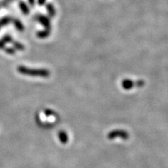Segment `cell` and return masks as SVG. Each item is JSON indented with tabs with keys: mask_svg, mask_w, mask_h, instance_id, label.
Returning a JSON list of instances; mask_svg holds the SVG:
<instances>
[{
	"mask_svg": "<svg viewBox=\"0 0 168 168\" xmlns=\"http://www.w3.org/2000/svg\"><path fill=\"white\" fill-rule=\"evenodd\" d=\"M0 8H1V4H0Z\"/></svg>",
	"mask_w": 168,
	"mask_h": 168,
	"instance_id": "cell-10",
	"label": "cell"
},
{
	"mask_svg": "<svg viewBox=\"0 0 168 168\" xmlns=\"http://www.w3.org/2000/svg\"><path fill=\"white\" fill-rule=\"evenodd\" d=\"M17 71L23 75L33 76H44L46 75L45 71H43V70L30 69L28 68L24 67V66H18Z\"/></svg>",
	"mask_w": 168,
	"mask_h": 168,
	"instance_id": "cell-1",
	"label": "cell"
},
{
	"mask_svg": "<svg viewBox=\"0 0 168 168\" xmlns=\"http://www.w3.org/2000/svg\"><path fill=\"white\" fill-rule=\"evenodd\" d=\"M13 41V37L10 35L6 34L3 36L2 39H0V49L3 50V48L6 47V44H9V43H12Z\"/></svg>",
	"mask_w": 168,
	"mask_h": 168,
	"instance_id": "cell-2",
	"label": "cell"
},
{
	"mask_svg": "<svg viewBox=\"0 0 168 168\" xmlns=\"http://www.w3.org/2000/svg\"><path fill=\"white\" fill-rule=\"evenodd\" d=\"M12 22L13 23V25L15 26L16 30H18L19 31H23L24 30V25L21 22H20L19 20H16V19H13L12 20Z\"/></svg>",
	"mask_w": 168,
	"mask_h": 168,
	"instance_id": "cell-4",
	"label": "cell"
},
{
	"mask_svg": "<svg viewBox=\"0 0 168 168\" xmlns=\"http://www.w3.org/2000/svg\"><path fill=\"white\" fill-rule=\"evenodd\" d=\"M13 46V48L15 49V50H17V51H24V47L21 43L20 42H17V41H13V42L11 43Z\"/></svg>",
	"mask_w": 168,
	"mask_h": 168,
	"instance_id": "cell-6",
	"label": "cell"
},
{
	"mask_svg": "<svg viewBox=\"0 0 168 168\" xmlns=\"http://www.w3.org/2000/svg\"><path fill=\"white\" fill-rule=\"evenodd\" d=\"M29 2H30V4L33 6L34 4V0H29Z\"/></svg>",
	"mask_w": 168,
	"mask_h": 168,
	"instance_id": "cell-9",
	"label": "cell"
},
{
	"mask_svg": "<svg viewBox=\"0 0 168 168\" xmlns=\"http://www.w3.org/2000/svg\"><path fill=\"white\" fill-rule=\"evenodd\" d=\"M10 1H11V0H3L2 2V5L4 7H6L7 6L9 5V2H10Z\"/></svg>",
	"mask_w": 168,
	"mask_h": 168,
	"instance_id": "cell-8",
	"label": "cell"
},
{
	"mask_svg": "<svg viewBox=\"0 0 168 168\" xmlns=\"http://www.w3.org/2000/svg\"><path fill=\"white\" fill-rule=\"evenodd\" d=\"M12 20H13V18L9 17V16H5V17L0 19V29L10 24L12 22Z\"/></svg>",
	"mask_w": 168,
	"mask_h": 168,
	"instance_id": "cell-3",
	"label": "cell"
},
{
	"mask_svg": "<svg viewBox=\"0 0 168 168\" xmlns=\"http://www.w3.org/2000/svg\"><path fill=\"white\" fill-rule=\"evenodd\" d=\"M19 6H20V10L22 11V13H24V14H25V15H27V14H28L29 9L25 2H23V1H20V2H19Z\"/></svg>",
	"mask_w": 168,
	"mask_h": 168,
	"instance_id": "cell-5",
	"label": "cell"
},
{
	"mask_svg": "<svg viewBox=\"0 0 168 168\" xmlns=\"http://www.w3.org/2000/svg\"><path fill=\"white\" fill-rule=\"evenodd\" d=\"M3 51H4L5 52L7 53V54H9V55H15L16 54V50L14 49L13 48H11V47H5L3 48Z\"/></svg>",
	"mask_w": 168,
	"mask_h": 168,
	"instance_id": "cell-7",
	"label": "cell"
}]
</instances>
